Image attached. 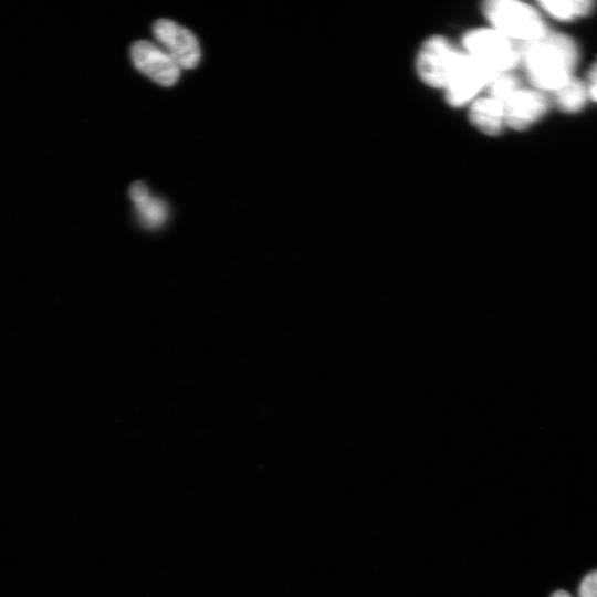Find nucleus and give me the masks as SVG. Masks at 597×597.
Returning <instances> with one entry per match:
<instances>
[{"label":"nucleus","instance_id":"nucleus-1","mask_svg":"<svg viewBox=\"0 0 597 597\" xmlns=\"http://www.w3.org/2000/svg\"><path fill=\"white\" fill-rule=\"evenodd\" d=\"M578 55L577 44L570 36L548 31L541 39L522 45L521 64L533 88L554 93L573 77Z\"/></svg>","mask_w":597,"mask_h":597},{"label":"nucleus","instance_id":"nucleus-2","mask_svg":"<svg viewBox=\"0 0 597 597\" xmlns=\"http://www.w3.org/2000/svg\"><path fill=\"white\" fill-rule=\"evenodd\" d=\"M482 10L491 28L522 45L548 32L540 11L526 2L490 0Z\"/></svg>","mask_w":597,"mask_h":597},{"label":"nucleus","instance_id":"nucleus-3","mask_svg":"<svg viewBox=\"0 0 597 597\" xmlns=\"http://www.w3.org/2000/svg\"><path fill=\"white\" fill-rule=\"evenodd\" d=\"M463 52L494 73L512 72L521 64L522 44L493 28H478L462 38Z\"/></svg>","mask_w":597,"mask_h":597},{"label":"nucleus","instance_id":"nucleus-4","mask_svg":"<svg viewBox=\"0 0 597 597\" xmlns=\"http://www.w3.org/2000/svg\"><path fill=\"white\" fill-rule=\"evenodd\" d=\"M461 55L448 39L432 35L418 50L416 72L426 85L443 90Z\"/></svg>","mask_w":597,"mask_h":597},{"label":"nucleus","instance_id":"nucleus-5","mask_svg":"<svg viewBox=\"0 0 597 597\" xmlns=\"http://www.w3.org/2000/svg\"><path fill=\"white\" fill-rule=\"evenodd\" d=\"M496 74L462 51L443 88L447 103L452 107L470 105Z\"/></svg>","mask_w":597,"mask_h":597},{"label":"nucleus","instance_id":"nucleus-6","mask_svg":"<svg viewBox=\"0 0 597 597\" xmlns=\"http://www.w3.org/2000/svg\"><path fill=\"white\" fill-rule=\"evenodd\" d=\"M153 33L180 69L190 70L198 65L200 45L189 29L169 19H158L153 24Z\"/></svg>","mask_w":597,"mask_h":597},{"label":"nucleus","instance_id":"nucleus-7","mask_svg":"<svg viewBox=\"0 0 597 597\" xmlns=\"http://www.w3.org/2000/svg\"><path fill=\"white\" fill-rule=\"evenodd\" d=\"M135 67L163 86L174 85L180 75V67L164 49L149 41H137L130 48Z\"/></svg>","mask_w":597,"mask_h":597},{"label":"nucleus","instance_id":"nucleus-8","mask_svg":"<svg viewBox=\"0 0 597 597\" xmlns=\"http://www.w3.org/2000/svg\"><path fill=\"white\" fill-rule=\"evenodd\" d=\"M505 126L523 130L535 124L548 109L545 93L533 87H519L504 102Z\"/></svg>","mask_w":597,"mask_h":597},{"label":"nucleus","instance_id":"nucleus-9","mask_svg":"<svg viewBox=\"0 0 597 597\" xmlns=\"http://www.w3.org/2000/svg\"><path fill=\"white\" fill-rule=\"evenodd\" d=\"M469 119L481 133L495 136L505 127L504 106L489 96H479L469 105Z\"/></svg>","mask_w":597,"mask_h":597},{"label":"nucleus","instance_id":"nucleus-10","mask_svg":"<svg viewBox=\"0 0 597 597\" xmlns=\"http://www.w3.org/2000/svg\"><path fill=\"white\" fill-rule=\"evenodd\" d=\"M129 198L145 227L158 228L167 220V205L160 198L151 195L144 182L137 181L130 186Z\"/></svg>","mask_w":597,"mask_h":597},{"label":"nucleus","instance_id":"nucleus-11","mask_svg":"<svg viewBox=\"0 0 597 597\" xmlns=\"http://www.w3.org/2000/svg\"><path fill=\"white\" fill-rule=\"evenodd\" d=\"M538 6L548 15L561 21H573L586 17L594 9V2L589 0H544Z\"/></svg>","mask_w":597,"mask_h":597},{"label":"nucleus","instance_id":"nucleus-12","mask_svg":"<svg viewBox=\"0 0 597 597\" xmlns=\"http://www.w3.org/2000/svg\"><path fill=\"white\" fill-rule=\"evenodd\" d=\"M553 94L556 105L566 113L580 111L588 100L586 83L574 76Z\"/></svg>","mask_w":597,"mask_h":597},{"label":"nucleus","instance_id":"nucleus-13","mask_svg":"<svg viewBox=\"0 0 597 597\" xmlns=\"http://www.w3.org/2000/svg\"><path fill=\"white\" fill-rule=\"evenodd\" d=\"M521 83L513 72L498 73L488 84V95L503 103L512 93H514Z\"/></svg>","mask_w":597,"mask_h":597},{"label":"nucleus","instance_id":"nucleus-14","mask_svg":"<svg viewBox=\"0 0 597 597\" xmlns=\"http://www.w3.org/2000/svg\"><path fill=\"white\" fill-rule=\"evenodd\" d=\"M578 597H597V570L588 573L582 580Z\"/></svg>","mask_w":597,"mask_h":597},{"label":"nucleus","instance_id":"nucleus-15","mask_svg":"<svg viewBox=\"0 0 597 597\" xmlns=\"http://www.w3.org/2000/svg\"><path fill=\"white\" fill-rule=\"evenodd\" d=\"M586 85L588 98L597 103V61L589 69L588 83Z\"/></svg>","mask_w":597,"mask_h":597},{"label":"nucleus","instance_id":"nucleus-16","mask_svg":"<svg viewBox=\"0 0 597 597\" xmlns=\"http://www.w3.org/2000/svg\"><path fill=\"white\" fill-rule=\"evenodd\" d=\"M551 597H572L570 594L566 590H556L552 594Z\"/></svg>","mask_w":597,"mask_h":597}]
</instances>
